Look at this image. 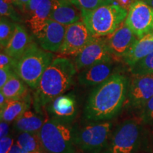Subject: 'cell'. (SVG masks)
Returning <instances> with one entry per match:
<instances>
[{"label": "cell", "instance_id": "obj_15", "mask_svg": "<svg viewBox=\"0 0 153 153\" xmlns=\"http://www.w3.org/2000/svg\"><path fill=\"white\" fill-rule=\"evenodd\" d=\"M113 67L114 64L110 57L84 69L78 75L79 84L85 87L101 85L112 75Z\"/></svg>", "mask_w": 153, "mask_h": 153}, {"label": "cell", "instance_id": "obj_5", "mask_svg": "<svg viewBox=\"0 0 153 153\" xmlns=\"http://www.w3.org/2000/svg\"><path fill=\"white\" fill-rule=\"evenodd\" d=\"M128 16V10L109 4L89 11H82V22L94 37H104L116 30Z\"/></svg>", "mask_w": 153, "mask_h": 153}, {"label": "cell", "instance_id": "obj_37", "mask_svg": "<svg viewBox=\"0 0 153 153\" xmlns=\"http://www.w3.org/2000/svg\"><path fill=\"white\" fill-rule=\"evenodd\" d=\"M8 100L9 99H7V97L2 93L0 92V110L2 109L5 106Z\"/></svg>", "mask_w": 153, "mask_h": 153}, {"label": "cell", "instance_id": "obj_10", "mask_svg": "<svg viewBox=\"0 0 153 153\" xmlns=\"http://www.w3.org/2000/svg\"><path fill=\"white\" fill-rule=\"evenodd\" d=\"M94 37L82 21L69 25L59 53L76 56Z\"/></svg>", "mask_w": 153, "mask_h": 153}, {"label": "cell", "instance_id": "obj_8", "mask_svg": "<svg viewBox=\"0 0 153 153\" xmlns=\"http://www.w3.org/2000/svg\"><path fill=\"white\" fill-rule=\"evenodd\" d=\"M125 23L137 38L152 33L153 9L143 0H136L130 7Z\"/></svg>", "mask_w": 153, "mask_h": 153}, {"label": "cell", "instance_id": "obj_9", "mask_svg": "<svg viewBox=\"0 0 153 153\" xmlns=\"http://www.w3.org/2000/svg\"><path fill=\"white\" fill-rule=\"evenodd\" d=\"M111 57L106 40L104 37H94L75 56L74 65L77 71Z\"/></svg>", "mask_w": 153, "mask_h": 153}, {"label": "cell", "instance_id": "obj_28", "mask_svg": "<svg viewBox=\"0 0 153 153\" xmlns=\"http://www.w3.org/2000/svg\"><path fill=\"white\" fill-rule=\"evenodd\" d=\"M141 109V120L143 123L147 125L153 124V97L149 99Z\"/></svg>", "mask_w": 153, "mask_h": 153}, {"label": "cell", "instance_id": "obj_11", "mask_svg": "<svg viewBox=\"0 0 153 153\" xmlns=\"http://www.w3.org/2000/svg\"><path fill=\"white\" fill-rule=\"evenodd\" d=\"M66 28V26L49 19L33 34L37 38L41 48L51 53H57L62 45Z\"/></svg>", "mask_w": 153, "mask_h": 153}, {"label": "cell", "instance_id": "obj_4", "mask_svg": "<svg viewBox=\"0 0 153 153\" xmlns=\"http://www.w3.org/2000/svg\"><path fill=\"white\" fill-rule=\"evenodd\" d=\"M53 60L52 53L40 48L32 42L24 54L16 60L14 70L26 85L36 89L44 72Z\"/></svg>", "mask_w": 153, "mask_h": 153}, {"label": "cell", "instance_id": "obj_20", "mask_svg": "<svg viewBox=\"0 0 153 153\" xmlns=\"http://www.w3.org/2000/svg\"><path fill=\"white\" fill-rule=\"evenodd\" d=\"M31 104L32 99L29 94L22 98L8 100L5 106L0 110L1 120L7 123L15 121L26 110L30 108Z\"/></svg>", "mask_w": 153, "mask_h": 153}, {"label": "cell", "instance_id": "obj_17", "mask_svg": "<svg viewBox=\"0 0 153 153\" xmlns=\"http://www.w3.org/2000/svg\"><path fill=\"white\" fill-rule=\"evenodd\" d=\"M47 120L43 111L30 108L15 120L14 128L19 133H38Z\"/></svg>", "mask_w": 153, "mask_h": 153}, {"label": "cell", "instance_id": "obj_30", "mask_svg": "<svg viewBox=\"0 0 153 153\" xmlns=\"http://www.w3.org/2000/svg\"><path fill=\"white\" fill-rule=\"evenodd\" d=\"M13 137L8 136L0 139V153H9L14 144Z\"/></svg>", "mask_w": 153, "mask_h": 153}, {"label": "cell", "instance_id": "obj_3", "mask_svg": "<svg viewBox=\"0 0 153 153\" xmlns=\"http://www.w3.org/2000/svg\"><path fill=\"white\" fill-rule=\"evenodd\" d=\"M77 128L50 118L38 133L43 150L48 153H75Z\"/></svg>", "mask_w": 153, "mask_h": 153}, {"label": "cell", "instance_id": "obj_13", "mask_svg": "<svg viewBox=\"0 0 153 153\" xmlns=\"http://www.w3.org/2000/svg\"><path fill=\"white\" fill-rule=\"evenodd\" d=\"M45 109L51 118L72 123L77 115L75 97L72 94L59 96L45 106Z\"/></svg>", "mask_w": 153, "mask_h": 153}, {"label": "cell", "instance_id": "obj_12", "mask_svg": "<svg viewBox=\"0 0 153 153\" xmlns=\"http://www.w3.org/2000/svg\"><path fill=\"white\" fill-rule=\"evenodd\" d=\"M128 98L134 108H142L153 97V74L133 75L129 82Z\"/></svg>", "mask_w": 153, "mask_h": 153}, {"label": "cell", "instance_id": "obj_31", "mask_svg": "<svg viewBox=\"0 0 153 153\" xmlns=\"http://www.w3.org/2000/svg\"><path fill=\"white\" fill-rule=\"evenodd\" d=\"M14 72V70L11 69H0V89L5 85Z\"/></svg>", "mask_w": 153, "mask_h": 153}, {"label": "cell", "instance_id": "obj_2", "mask_svg": "<svg viewBox=\"0 0 153 153\" xmlns=\"http://www.w3.org/2000/svg\"><path fill=\"white\" fill-rule=\"evenodd\" d=\"M76 69L74 63L66 57H56L42 75L33 94V108L43 111L49 103L64 94L73 84Z\"/></svg>", "mask_w": 153, "mask_h": 153}, {"label": "cell", "instance_id": "obj_16", "mask_svg": "<svg viewBox=\"0 0 153 153\" xmlns=\"http://www.w3.org/2000/svg\"><path fill=\"white\" fill-rule=\"evenodd\" d=\"M82 11L68 0H54L50 19L68 26L79 22Z\"/></svg>", "mask_w": 153, "mask_h": 153}, {"label": "cell", "instance_id": "obj_24", "mask_svg": "<svg viewBox=\"0 0 153 153\" xmlns=\"http://www.w3.org/2000/svg\"><path fill=\"white\" fill-rule=\"evenodd\" d=\"M16 24L7 17H1L0 19V46L1 51L5 48L11 41L16 30Z\"/></svg>", "mask_w": 153, "mask_h": 153}, {"label": "cell", "instance_id": "obj_34", "mask_svg": "<svg viewBox=\"0 0 153 153\" xmlns=\"http://www.w3.org/2000/svg\"><path fill=\"white\" fill-rule=\"evenodd\" d=\"M30 0H13V4L22 12H26V9Z\"/></svg>", "mask_w": 153, "mask_h": 153}, {"label": "cell", "instance_id": "obj_27", "mask_svg": "<svg viewBox=\"0 0 153 153\" xmlns=\"http://www.w3.org/2000/svg\"><path fill=\"white\" fill-rule=\"evenodd\" d=\"M13 5V4L7 2L4 0H0V15L1 17L9 18L13 22H19L20 17Z\"/></svg>", "mask_w": 153, "mask_h": 153}, {"label": "cell", "instance_id": "obj_14", "mask_svg": "<svg viewBox=\"0 0 153 153\" xmlns=\"http://www.w3.org/2000/svg\"><path fill=\"white\" fill-rule=\"evenodd\" d=\"M137 38L126 23L123 22L114 33L106 36L108 51L111 55L123 57L137 41Z\"/></svg>", "mask_w": 153, "mask_h": 153}, {"label": "cell", "instance_id": "obj_35", "mask_svg": "<svg viewBox=\"0 0 153 153\" xmlns=\"http://www.w3.org/2000/svg\"><path fill=\"white\" fill-rule=\"evenodd\" d=\"M136 0H116V4L120 6L121 7H123V9H126V10H129L130 7H131V5L135 2Z\"/></svg>", "mask_w": 153, "mask_h": 153}, {"label": "cell", "instance_id": "obj_36", "mask_svg": "<svg viewBox=\"0 0 153 153\" xmlns=\"http://www.w3.org/2000/svg\"><path fill=\"white\" fill-rule=\"evenodd\" d=\"M9 153H28V152H26L24 149L21 148V147L16 143L15 144L13 145L12 148H11V150L9 151Z\"/></svg>", "mask_w": 153, "mask_h": 153}, {"label": "cell", "instance_id": "obj_23", "mask_svg": "<svg viewBox=\"0 0 153 153\" xmlns=\"http://www.w3.org/2000/svg\"><path fill=\"white\" fill-rule=\"evenodd\" d=\"M16 143L28 153L43 151L38 133H20Z\"/></svg>", "mask_w": 153, "mask_h": 153}, {"label": "cell", "instance_id": "obj_32", "mask_svg": "<svg viewBox=\"0 0 153 153\" xmlns=\"http://www.w3.org/2000/svg\"><path fill=\"white\" fill-rule=\"evenodd\" d=\"M43 0H30L29 3L27 6V8L26 9V14L30 15L33 14V13L35 11L36 8L38 7V5L41 4Z\"/></svg>", "mask_w": 153, "mask_h": 153}, {"label": "cell", "instance_id": "obj_22", "mask_svg": "<svg viewBox=\"0 0 153 153\" xmlns=\"http://www.w3.org/2000/svg\"><path fill=\"white\" fill-rule=\"evenodd\" d=\"M54 0H43L38 5L33 14L30 15L28 23L32 33L36 31L47 19H50Z\"/></svg>", "mask_w": 153, "mask_h": 153}, {"label": "cell", "instance_id": "obj_19", "mask_svg": "<svg viewBox=\"0 0 153 153\" xmlns=\"http://www.w3.org/2000/svg\"><path fill=\"white\" fill-rule=\"evenodd\" d=\"M153 52V33L138 38L128 52L124 55L123 60L130 68Z\"/></svg>", "mask_w": 153, "mask_h": 153}, {"label": "cell", "instance_id": "obj_41", "mask_svg": "<svg viewBox=\"0 0 153 153\" xmlns=\"http://www.w3.org/2000/svg\"><path fill=\"white\" fill-rule=\"evenodd\" d=\"M152 33H153V32H152Z\"/></svg>", "mask_w": 153, "mask_h": 153}, {"label": "cell", "instance_id": "obj_39", "mask_svg": "<svg viewBox=\"0 0 153 153\" xmlns=\"http://www.w3.org/2000/svg\"><path fill=\"white\" fill-rule=\"evenodd\" d=\"M5 1H7V2H9V3H11L13 4V0H4Z\"/></svg>", "mask_w": 153, "mask_h": 153}, {"label": "cell", "instance_id": "obj_21", "mask_svg": "<svg viewBox=\"0 0 153 153\" xmlns=\"http://www.w3.org/2000/svg\"><path fill=\"white\" fill-rule=\"evenodd\" d=\"M1 91L7 99H17L28 94L26 83L14 72L8 82L1 88Z\"/></svg>", "mask_w": 153, "mask_h": 153}, {"label": "cell", "instance_id": "obj_33", "mask_svg": "<svg viewBox=\"0 0 153 153\" xmlns=\"http://www.w3.org/2000/svg\"><path fill=\"white\" fill-rule=\"evenodd\" d=\"M9 123L1 120L0 123V138H3L8 136L9 131H10V128H9Z\"/></svg>", "mask_w": 153, "mask_h": 153}, {"label": "cell", "instance_id": "obj_26", "mask_svg": "<svg viewBox=\"0 0 153 153\" xmlns=\"http://www.w3.org/2000/svg\"><path fill=\"white\" fill-rule=\"evenodd\" d=\"M81 9L82 11H89L103 5L113 3V0H68Z\"/></svg>", "mask_w": 153, "mask_h": 153}, {"label": "cell", "instance_id": "obj_25", "mask_svg": "<svg viewBox=\"0 0 153 153\" xmlns=\"http://www.w3.org/2000/svg\"><path fill=\"white\" fill-rule=\"evenodd\" d=\"M131 72L133 75L153 74V52L131 67Z\"/></svg>", "mask_w": 153, "mask_h": 153}, {"label": "cell", "instance_id": "obj_7", "mask_svg": "<svg viewBox=\"0 0 153 153\" xmlns=\"http://www.w3.org/2000/svg\"><path fill=\"white\" fill-rule=\"evenodd\" d=\"M113 124L109 120L91 122L80 130L76 137V148L84 153H101L112 134Z\"/></svg>", "mask_w": 153, "mask_h": 153}, {"label": "cell", "instance_id": "obj_6", "mask_svg": "<svg viewBox=\"0 0 153 153\" xmlns=\"http://www.w3.org/2000/svg\"><path fill=\"white\" fill-rule=\"evenodd\" d=\"M142 141V127L135 120H126L115 128L101 153H137Z\"/></svg>", "mask_w": 153, "mask_h": 153}, {"label": "cell", "instance_id": "obj_29", "mask_svg": "<svg viewBox=\"0 0 153 153\" xmlns=\"http://www.w3.org/2000/svg\"><path fill=\"white\" fill-rule=\"evenodd\" d=\"M16 60L7 55L3 51L0 54V69H11L14 70Z\"/></svg>", "mask_w": 153, "mask_h": 153}, {"label": "cell", "instance_id": "obj_40", "mask_svg": "<svg viewBox=\"0 0 153 153\" xmlns=\"http://www.w3.org/2000/svg\"><path fill=\"white\" fill-rule=\"evenodd\" d=\"M35 153H48L47 152H45V151H41V152H35Z\"/></svg>", "mask_w": 153, "mask_h": 153}, {"label": "cell", "instance_id": "obj_1", "mask_svg": "<svg viewBox=\"0 0 153 153\" xmlns=\"http://www.w3.org/2000/svg\"><path fill=\"white\" fill-rule=\"evenodd\" d=\"M129 79L124 74L114 73L97 86L89 94L85 107V117L89 122L109 120L120 110L128 96Z\"/></svg>", "mask_w": 153, "mask_h": 153}, {"label": "cell", "instance_id": "obj_18", "mask_svg": "<svg viewBox=\"0 0 153 153\" xmlns=\"http://www.w3.org/2000/svg\"><path fill=\"white\" fill-rule=\"evenodd\" d=\"M31 43L32 41L27 30L22 25L16 24L14 36L2 51L9 56L15 60H18Z\"/></svg>", "mask_w": 153, "mask_h": 153}, {"label": "cell", "instance_id": "obj_38", "mask_svg": "<svg viewBox=\"0 0 153 153\" xmlns=\"http://www.w3.org/2000/svg\"><path fill=\"white\" fill-rule=\"evenodd\" d=\"M145 2H146L148 5H150L151 7L153 9V0H143Z\"/></svg>", "mask_w": 153, "mask_h": 153}]
</instances>
